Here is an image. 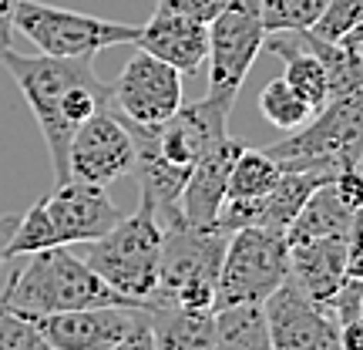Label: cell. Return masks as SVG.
Returning <instances> with one entry per match:
<instances>
[{
    "label": "cell",
    "mask_w": 363,
    "mask_h": 350,
    "mask_svg": "<svg viewBox=\"0 0 363 350\" xmlns=\"http://www.w3.org/2000/svg\"><path fill=\"white\" fill-rule=\"evenodd\" d=\"M155 350H212L216 310H185L175 303H148Z\"/></svg>",
    "instance_id": "d6986e66"
},
{
    "label": "cell",
    "mask_w": 363,
    "mask_h": 350,
    "mask_svg": "<svg viewBox=\"0 0 363 350\" xmlns=\"http://www.w3.org/2000/svg\"><path fill=\"white\" fill-rule=\"evenodd\" d=\"M0 303L27 320H38V317H54V313L125 303V300L81 256H74L67 246H54L24 256L21 266H13L7 273V283L0 290ZM125 307H131V303H125Z\"/></svg>",
    "instance_id": "7a4b0ae2"
},
{
    "label": "cell",
    "mask_w": 363,
    "mask_h": 350,
    "mask_svg": "<svg viewBox=\"0 0 363 350\" xmlns=\"http://www.w3.org/2000/svg\"><path fill=\"white\" fill-rule=\"evenodd\" d=\"M283 172L320 169L337 172L343 162L363 158V91L337 94L313 111L306 125L262 148Z\"/></svg>",
    "instance_id": "277c9868"
},
{
    "label": "cell",
    "mask_w": 363,
    "mask_h": 350,
    "mask_svg": "<svg viewBox=\"0 0 363 350\" xmlns=\"http://www.w3.org/2000/svg\"><path fill=\"white\" fill-rule=\"evenodd\" d=\"M48 226H51L54 246H74V243H94L108 229L121 222V209L111 202L104 185L67 179L54 185V192L40 202Z\"/></svg>",
    "instance_id": "7c38bea8"
},
{
    "label": "cell",
    "mask_w": 363,
    "mask_h": 350,
    "mask_svg": "<svg viewBox=\"0 0 363 350\" xmlns=\"http://www.w3.org/2000/svg\"><path fill=\"white\" fill-rule=\"evenodd\" d=\"M229 98L206 94L202 102L182 104L172 118L155 125V145L162 158L175 165H195L212 145L229 138V115H233Z\"/></svg>",
    "instance_id": "4fadbf2b"
},
{
    "label": "cell",
    "mask_w": 363,
    "mask_h": 350,
    "mask_svg": "<svg viewBox=\"0 0 363 350\" xmlns=\"http://www.w3.org/2000/svg\"><path fill=\"white\" fill-rule=\"evenodd\" d=\"M279 175H283V169L262 148H242L239 158L233 162V172H229L225 199H262L279 182Z\"/></svg>",
    "instance_id": "cb8c5ba5"
},
{
    "label": "cell",
    "mask_w": 363,
    "mask_h": 350,
    "mask_svg": "<svg viewBox=\"0 0 363 350\" xmlns=\"http://www.w3.org/2000/svg\"><path fill=\"white\" fill-rule=\"evenodd\" d=\"M0 65L11 71V78L27 98V108L38 118L40 135L51 152L54 185H61L67 182L71 138L98 108L111 104V84H104L94 75L91 58H27L7 48L0 54Z\"/></svg>",
    "instance_id": "6da1fadb"
},
{
    "label": "cell",
    "mask_w": 363,
    "mask_h": 350,
    "mask_svg": "<svg viewBox=\"0 0 363 350\" xmlns=\"http://www.w3.org/2000/svg\"><path fill=\"white\" fill-rule=\"evenodd\" d=\"M17 222H21V216H13V212H4V216H0V273L7 266V243H11Z\"/></svg>",
    "instance_id": "e575fe53"
},
{
    "label": "cell",
    "mask_w": 363,
    "mask_h": 350,
    "mask_svg": "<svg viewBox=\"0 0 363 350\" xmlns=\"http://www.w3.org/2000/svg\"><path fill=\"white\" fill-rule=\"evenodd\" d=\"M347 260H350V236L306 239L289 246V280L320 307H330L337 290L347 283Z\"/></svg>",
    "instance_id": "2e32d148"
},
{
    "label": "cell",
    "mask_w": 363,
    "mask_h": 350,
    "mask_svg": "<svg viewBox=\"0 0 363 350\" xmlns=\"http://www.w3.org/2000/svg\"><path fill=\"white\" fill-rule=\"evenodd\" d=\"M13 7L17 0H0V54L11 48V34H13Z\"/></svg>",
    "instance_id": "836d02e7"
},
{
    "label": "cell",
    "mask_w": 363,
    "mask_h": 350,
    "mask_svg": "<svg viewBox=\"0 0 363 350\" xmlns=\"http://www.w3.org/2000/svg\"><path fill=\"white\" fill-rule=\"evenodd\" d=\"M330 179H333V172H320V169H289V172H283L279 182H276L269 192L259 199L256 226L286 236V229H289L293 219L299 216V209L306 206V199H310L320 185H326Z\"/></svg>",
    "instance_id": "ffe728a7"
},
{
    "label": "cell",
    "mask_w": 363,
    "mask_h": 350,
    "mask_svg": "<svg viewBox=\"0 0 363 350\" xmlns=\"http://www.w3.org/2000/svg\"><path fill=\"white\" fill-rule=\"evenodd\" d=\"M279 61L286 65V84L296 91L303 102L310 104L313 111H320L330 102V78H326L320 58L303 44L299 31H283V34H266V44Z\"/></svg>",
    "instance_id": "ac0fdd59"
},
{
    "label": "cell",
    "mask_w": 363,
    "mask_h": 350,
    "mask_svg": "<svg viewBox=\"0 0 363 350\" xmlns=\"http://www.w3.org/2000/svg\"><path fill=\"white\" fill-rule=\"evenodd\" d=\"M360 313H363V297H360Z\"/></svg>",
    "instance_id": "8d00e7d4"
},
{
    "label": "cell",
    "mask_w": 363,
    "mask_h": 350,
    "mask_svg": "<svg viewBox=\"0 0 363 350\" xmlns=\"http://www.w3.org/2000/svg\"><path fill=\"white\" fill-rule=\"evenodd\" d=\"M360 212H350L333 192V185L326 182L316 192L306 199V206L299 209V216L293 219V226L286 229V243L296 246L306 239H320V236H353Z\"/></svg>",
    "instance_id": "44dd1931"
},
{
    "label": "cell",
    "mask_w": 363,
    "mask_h": 350,
    "mask_svg": "<svg viewBox=\"0 0 363 350\" xmlns=\"http://www.w3.org/2000/svg\"><path fill=\"white\" fill-rule=\"evenodd\" d=\"M11 24L40 54H51V58H94L104 48L135 44L138 38V24L101 21L94 13L65 11L40 0H17Z\"/></svg>",
    "instance_id": "8992f818"
},
{
    "label": "cell",
    "mask_w": 363,
    "mask_h": 350,
    "mask_svg": "<svg viewBox=\"0 0 363 350\" xmlns=\"http://www.w3.org/2000/svg\"><path fill=\"white\" fill-rule=\"evenodd\" d=\"M162 222L155 212L138 202L131 216H121L115 229H108L101 239L84 243L88 246V266L118 297L131 307H148L158 293V266H162Z\"/></svg>",
    "instance_id": "3957f363"
},
{
    "label": "cell",
    "mask_w": 363,
    "mask_h": 350,
    "mask_svg": "<svg viewBox=\"0 0 363 350\" xmlns=\"http://www.w3.org/2000/svg\"><path fill=\"white\" fill-rule=\"evenodd\" d=\"M347 276H353V280H360V283H363V222H360V216H357V226H353V236H350Z\"/></svg>",
    "instance_id": "1f68e13d"
},
{
    "label": "cell",
    "mask_w": 363,
    "mask_h": 350,
    "mask_svg": "<svg viewBox=\"0 0 363 350\" xmlns=\"http://www.w3.org/2000/svg\"><path fill=\"white\" fill-rule=\"evenodd\" d=\"M272 350H340V324L330 307L310 300L289 276L262 300Z\"/></svg>",
    "instance_id": "8fae6325"
},
{
    "label": "cell",
    "mask_w": 363,
    "mask_h": 350,
    "mask_svg": "<svg viewBox=\"0 0 363 350\" xmlns=\"http://www.w3.org/2000/svg\"><path fill=\"white\" fill-rule=\"evenodd\" d=\"M330 0H259L262 27L266 34H283V31H310Z\"/></svg>",
    "instance_id": "484cf974"
},
{
    "label": "cell",
    "mask_w": 363,
    "mask_h": 350,
    "mask_svg": "<svg viewBox=\"0 0 363 350\" xmlns=\"http://www.w3.org/2000/svg\"><path fill=\"white\" fill-rule=\"evenodd\" d=\"M266 27H262L259 0H229L225 11L208 24V91L235 102L249 67L256 65Z\"/></svg>",
    "instance_id": "ba28073f"
},
{
    "label": "cell",
    "mask_w": 363,
    "mask_h": 350,
    "mask_svg": "<svg viewBox=\"0 0 363 350\" xmlns=\"http://www.w3.org/2000/svg\"><path fill=\"white\" fill-rule=\"evenodd\" d=\"M333 192L350 212H363V158H353V162H343L337 172H333Z\"/></svg>",
    "instance_id": "f1b7e54d"
},
{
    "label": "cell",
    "mask_w": 363,
    "mask_h": 350,
    "mask_svg": "<svg viewBox=\"0 0 363 350\" xmlns=\"http://www.w3.org/2000/svg\"><path fill=\"white\" fill-rule=\"evenodd\" d=\"M148 307H125V303H108V307H88V310L54 313L38 317L40 337L54 350H111L131 327L145 317Z\"/></svg>",
    "instance_id": "5bb4252c"
},
{
    "label": "cell",
    "mask_w": 363,
    "mask_h": 350,
    "mask_svg": "<svg viewBox=\"0 0 363 350\" xmlns=\"http://www.w3.org/2000/svg\"><path fill=\"white\" fill-rule=\"evenodd\" d=\"M289 276V243L286 236L246 226L229 233L222 256L219 286H216V310L235 303H262L276 286Z\"/></svg>",
    "instance_id": "52a82bcc"
},
{
    "label": "cell",
    "mask_w": 363,
    "mask_h": 350,
    "mask_svg": "<svg viewBox=\"0 0 363 350\" xmlns=\"http://www.w3.org/2000/svg\"><path fill=\"white\" fill-rule=\"evenodd\" d=\"M135 48L155 54L158 61L172 65L182 75H195L208 58V24L169 11H155L145 24H138Z\"/></svg>",
    "instance_id": "9a60e30c"
},
{
    "label": "cell",
    "mask_w": 363,
    "mask_h": 350,
    "mask_svg": "<svg viewBox=\"0 0 363 350\" xmlns=\"http://www.w3.org/2000/svg\"><path fill=\"white\" fill-rule=\"evenodd\" d=\"M212 350H272L262 303H235L216 310Z\"/></svg>",
    "instance_id": "7402d4cb"
},
{
    "label": "cell",
    "mask_w": 363,
    "mask_h": 350,
    "mask_svg": "<svg viewBox=\"0 0 363 350\" xmlns=\"http://www.w3.org/2000/svg\"><path fill=\"white\" fill-rule=\"evenodd\" d=\"M340 350H363V317L340 324Z\"/></svg>",
    "instance_id": "d6a6232c"
},
{
    "label": "cell",
    "mask_w": 363,
    "mask_h": 350,
    "mask_svg": "<svg viewBox=\"0 0 363 350\" xmlns=\"http://www.w3.org/2000/svg\"><path fill=\"white\" fill-rule=\"evenodd\" d=\"M299 38L320 58L326 78H330V98L350 94V91H363V51L360 48L340 44V40H320L310 31H299Z\"/></svg>",
    "instance_id": "603a6c76"
},
{
    "label": "cell",
    "mask_w": 363,
    "mask_h": 350,
    "mask_svg": "<svg viewBox=\"0 0 363 350\" xmlns=\"http://www.w3.org/2000/svg\"><path fill=\"white\" fill-rule=\"evenodd\" d=\"M363 21V0H330L326 11L320 13V21L310 27V34L320 40H343L353 27H360Z\"/></svg>",
    "instance_id": "4316f807"
},
{
    "label": "cell",
    "mask_w": 363,
    "mask_h": 350,
    "mask_svg": "<svg viewBox=\"0 0 363 350\" xmlns=\"http://www.w3.org/2000/svg\"><path fill=\"white\" fill-rule=\"evenodd\" d=\"M0 350H54V347L40 337L34 320H27V317L7 310L0 303Z\"/></svg>",
    "instance_id": "83f0119b"
},
{
    "label": "cell",
    "mask_w": 363,
    "mask_h": 350,
    "mask_svg": "<svg viewBox=\"0 0 363 350\" xmlns=\"http://www.w3.org/2000/svg\"><path fill=\"white\" fill-rule=\"evenodd\" d=\"M111 104L135 125L155 128L182 108V71L138 48L111 84Z\"/></svg>",
    "instance_id": "30bf717a"
},
{
    "label": "cell",
    "mask_w": 363,
    "mask_h": 350,
    "mask_svg": "<svg viewBox=\"0 0 363 350\" xmlns=\"http://www.w3.org/2000/svg\"><path fill=\"white\" fill-rule=\"evenodd\" d=\"M242 148L246 145L235 142V138H222L192 165L189 182L182 189V219L189 226L212 229V222H216L222 202H225V185H229L233 162L239 158Z\"/></svg>",
    "instance_id": "e0dca14e"
},
{
    "label": "cell",
    "mask_w": 363,
    "mask_h": 350,
    "mask_svg": "<svg viewBox=\"0 0 363 350\" xmlns=\"http://www.w3.org/2000/svg\"><path fill=\"white\" fill-rule=\"evenodd\" d=\"M259 111L272 128H279V131H296L299 125H306L313 118V108L286 84V78L269 81L259 91Z\"/></svg>",
    "instance_id": "d4e9b609"
},
{
    "label": "cell",
    "mask_w": 363,
    "mask_h": 350,
    "mask_svg": "<svg viewBox=\"0 0 363 350\" xmlns=\"http://www.w3.org/2000/svg\"><path fill=\"white\" fill-rule=\"evenodd\" d=\"M229 0H158L155 11H169V13H182V17H192L199 24H212L222 11H225Z\"/></svg>",
    "instance_id": "f546056e"
},
{
    "label": "cell",
    "mask_w": 363,
    "mask_h": 350,
    "mask_svg": "<svg viewBox=\"0 0 363 350\" xmlns=\"http://www.w3.org/2000/svg\"><path fill=\"white\" fill-rule=\"evenodd\" d=\"M340 44H350V48H363V21H360V27H353L347 38L340 40Z\"/></svg>",
    "instance_id": "d590c367"
},
{
    "label": "cell",
    "mask_w": 363,
    "mask_h": 350,
    "mask_svg": "<svg viewBox=\"0 0 363 350\" xmlns=\"http://www.w3.org/2000/svg\"><path fill=\"white\" fill-rule=\"evenodd\" d=\"M135 138L125 115L115 104H104L74 131L67 148V179L111 185V182L135 175Z\"/></svg>",
    "instance_id": "9c48e42d"
},
{
    "label": "cell",
    "mask_w": 363,
    "mask_h": 350,
    "mask_svg": "<svg viewBox=\"0 0 363 350\" xmlns=\"http://www.w3.org/2000/svg\"><path fill=\"white\" fill-rule=\"evenodd\" d=\"M111 350H155V344H152V313L145 310L142 320L131 327L128 334L118 340Z\"/></svg>",
    "instance_id": "4dcf8cb0"
},
{
    "label": "cell",
    "mask_w": 363,
    "mask_h": 350,
    "mask_svg": "<svg viewBox=\"0 0 363 350\" xmlns=\"http://www.w3.org/2000/svg\"><path fill=\"white\" fill-rule=\"evenodd\" d=\"M229 236L189 222L165 226L162 266H158V303H175L185 310H216L222 256Z\"/></svg>",
    "instance_id": "5b68a950"
}]
</instances>
